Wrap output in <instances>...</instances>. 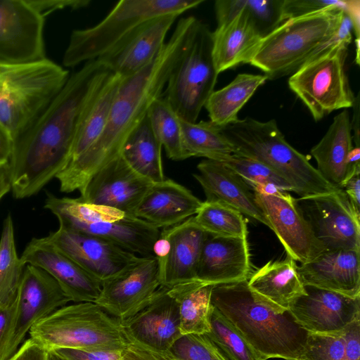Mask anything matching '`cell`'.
Masks as SVG:
<instances>
[{
  "label": "cell",
  "instance_id": "obj_1",
  "mask_svg": "<svg viewBox=\"0 0 360 360\" xmlns=\"http://www.w3.org/2000/svg\"><path fill=\"white\" fill-rule=\"evenodd\" d=\"M110 72L97 59L84 63L14 140L8 161L14 198L35 195L67 166L84 113Z\"/></svg>",
  "mask_w": 360,
  "mask_h": 360
},
{
  "label": "cell",
  "instance_id": "obj_2",
  "mask_svg": "<svg viewBox=\"0 0 360 360\" xmlns=\"http://www.w3.org/2000/svg\"><path fill=\"white\" fill-rule=\"evenodd\" d=\"M197 22L194 16L181 18L154 60L134 75L123 78L100 137L56 176L61 192L79 191L94 174L120 155L127 137L147 115L153 101L162 96Z\"/></svg>",
  "mask_w": 360,
  "mask_h": 360
},
{
  "label": "cell",
  "instance_id": "obj_3",
  "mask_svg": "<svg viewBox=\"0 0 360 360\" xmlns=\"http://www.w3.org/2000/svg\"><path fill=\"white\" fill-rule=\"evenodd\" d=\"M211 304L266 360L303 359L309 333L288 311L279 314L267 306L248 279L214 285Z\"/></svg>",
  "mask_w": 360,
  "mask_h": 360
},
{
  "label": "cell",
  "instance_id": "obj_4",
  "mask_svg": "<svg viewBox=\"0 0 360 360\" xmlns=\"http://www.w3.org/2000/svg\"><path fill=\"white\" fill-rule=\"evenodd\" d=\"M236 155L259 161L286 180L300 197L333 192L330 184L308 159L285 140L276 121L250 117L220 128Z\"/></svg>",
  "mask_w": 360,
  "mask_h": 360
},
{
  "label": "cell",
  "instance_id": "obj_5",
  "mask_svg": "<svg viewBox=\"0 0 360 360\" xmlns=\"http://www.w3.org/2000/svg\"><path fill=\"white\" fill-rule=\"evenodd\" d=\"M69 76L68 70L46 58L27 63L0 60V122L13 140L44 110Z\"/></svg>",
  "mask_w": 360,
  "mask_h": 360
},
{
  "label": "cell",
  "instance_id": "obj_6",
  "mask_svg": "<svg viewBox=\"0 0 360 360\" xmlns=\"http://www.w3.org/2000/svg\"><path fill=\"white\" fill-rule=\"evenodd\" d=\"M344 10L331 8L283 21L262 38L250 64L268 79L292 74L323 50L338 29Z\"/></svg>",
  "mask_w": 360,
  "mask_h": 360
},
{
  "label": "cell",
  "instance_id": "obj_7",
  "mask_svg": "<svg viewBox=\"0 0 360 360\" xmlns=\"http://www.w3.org/2000/svg\"><path fill=\"white\" fill-rule=\"evenodd\" d=\"M204 0H122L93 27L72 32L63 58L66 68L96 60L109 53L149 20L181 15Z\"/></svg>",
  "mask_w": 360,
  "mask_h": 360
},
{
  "label": "cell",
  "instance_id": "obj_8",
  "mask_svg": "<svg viewBox=\"0 0 360 360\" xmlns=\"http://www.w3.org/2000/svg\"><path fill=\"white\" fill-rule=\"evenodd\" d=\"M30 338L47 350L60 348L122 351L129 342L120 320L95 302L65 305L35 323Z\"/></svg>",
  "mask_w": 360,
  "mask_h": 360
},
{
  "label": "cell",
  "instance_id": "obj_9",
  "mask_svg": "<svg viewBox=\"0 0 360 360\" xmlns=\"http://www.w3.org/2000/svg\"><path fill=\"white\" fill-rule=\"evenodd\" d=\"M44 207L58 218L59 226L104 238L138 256H154L160 231L134 214L51 193Z\"/></svg>",
  "mask_w": 360,
  "mask_h": 360
},
{
  "label": "cell",
  "instance_id": "obj_10",
  "mask_svg": "<svg viewBox=\"0 0 360 360\" xmlns=\"http://www.w3.org/2000/svg\"><path fill=\"white\" fill-rule=\"evenodd\" d=\"M218 75L212 58V32L198 20L165 86V98L180 119L196 122L214 91Z\"/></svg>",
  "mask_w": 360,
  "mask_h": 360
},
{
  "label": "cell",
  "instance_id": "obj_11",
  "mask_svg": "<svg viewBox=\"0 0 360 360\" xmlns=\"http://www.w3.org/2000/svg\"><path fill=\"white\" fill-rule=\"evenodd\" d=\"M348 45L339 43L311 58L288 79L290 89L315 121L354 104L355 96L345 69Z\"/></svg>",
  "mask_w": 360,
  "mask_h": 360
},
{
  "label": "cell",
  "instance_id": "obj_12",
  "mask_svg": "<svg viewBox=\"0 0 360 360\" xmlns=\"http://www.w3.org/2000/svg\"><path fill=\"white\" fill-rule=\"evenodd\" d=\"M296 202L326 250H360V214L341 189L300 197Z\"/></svg>",
  "mask_w": 360,
  "mask_h": 360
},
{
  "label": "cell",
  "instance_id": "obj_13",
  "mask_svg": "<svg viewBox=\"0 0 360 360\" xmlns=\"http://www.w3.org/2000/svg\"><path fill=\"white\" fill-rule=\"evenodd\" d=\"M255 199L287 255L300 264L309 262L326 250L315 237L296 202L287 191L276 188L252 189Z\"/></svg>",
  "mask_w": 360,
  "mask_h": 360
},
{
  "label": "cell",
  "instance_id": "obj_14",
  "mask_svg": "<svg viewBox=\"0 0 360 360\" xmlns=\"http://www.w3.org/2000/svg\"><path fill=\"white\" fill-rule=\"evenodd\" d=\"M161 287L155 256H137L131 262L101 283L95 303L123 320L148 303Z\"/></svg>",
  "mask_w": 360,
  "mask_h": 360
},
{
  "label": "cell",
  "instance_id": "obj_15",
  "mask_svg": "<svg viewBox=\"0 0 360 360\" xmlns=\"http://www.w3.org/2000/svg\"><path fill=\"white\" fill-rule=\"evenodd\" d=\"M71 302L58 283L46 271L26 264L19 285L13 329L5 360L13 356L32 326Z\"/></svg>",
  "mask_w": 360,
  "mask_h": 360
},
{
  "label": "cell",
  "instance_id": "obj_16",
  "mask_svg": "<svg viewBox=\"0 0 360 360\" xmlns=\"http://www.w3.org/2000/svg\"><path fill=\"white\" fill-rule=\"evenodd\" d=\"M207 233L191 217L163 229L153 245L161 286H172L196 279L202 248Z\"/></svg>",
  "mask_w": 360,
  "mask_h": 360
},
{
  "label": "cell",
  "instance_id": "obj_17",
  "mask_svg": "<svg viewBox=\"0 0 360 360\" xmlns=\"http://www.w3.org/2000/svg\"><path fill=\"white\" fill-rule=\"evenodd\" d=\"M44 18L27 0H0V60L27 63L45 58Z\"/></svg>",
  "mask_w": 360,
  "mask_h": 360
},
{
  "label": "cell",
  "instance_id": "obj_18",
  "mask_svg": "<svg viewBox=\"0 0 360 360\" xmlns=\"http://www.w3.org/2000/svg\"><path fill=\"white\" fill-rule=\"evenodd\" d=\"M161 286L152 299L131 316L120 320L129 342L159 354L167 353L182 335L176 302Z\"/></svg>",
  "mask_w": 360,
  "mask_h": 360
},
{
  "label": "cell",
  "instance_id": "obj_19",
  "mask_svg": "<svg viewBox=\"0 0 360 360\" xmlns=\"http://www.w3.org/2000/svg\"><path fill=\"white\" fill-rule=\"evenodd\" d=\"M153 184L135 172L120 155L91 176L79 191V198L134 215Z\"/></svg>",
  "mask_w": 360,
  "mask_h": 360
},
{
  "label": "cell",
  "instance_id": "obj_20",
  "mask_svg": "<svg viewBox=\"0 0 360 360\" xmlns=\"http://www.w3.org/2000/svg\"><path fill=\"white\" fill-rule=\"evenodd\" d=\"M306 294L297 298L288 312L300 328L311 333L343 330L360 319V297L304 285Z\"/></svg>",
  "mask_w": 360,
  "mask_h": 360
},
{
  "label": "cell",
  "instance_id": "obj_21",
  "mask_svg": "<svg viewBox=\"0 0 360 360\" xmlns=\"http://www.w3.org/2000/svg\"><path fill=\"white\" fill-rule=\"evenodd\" d=\"M46 237L101 283L138 256L110 240L62 226Z\"/></svg>",
  "mask_w": 360,
  "mask_h": 360
},
{
  "label": "cell",
  "instance_id": "obj_22",
  "mask_svg": "<svg viewBox=\"0 0 360 360\" xmlns=\"http://www.w3.org/2000/svg\"><path fill=\"white\" fill-rule=\"evenodd\" d=\"M20 259L24 264L41 268L60 285L70 300L95 302L101 283L56 248L46 237L32 238Z\"/></svg>",
  "mask_w": 360,
  "mask_h": 360
},
{
  "label": "cell",
  "instance_id": "obj_23",
  "mask_svg": "<svg viewBox=\"0 0 360 360\" xmlns=\"http://www.w3.org/2000/svg\"><path fill=\"white\" fill-rule=\"evenodd\" d=\"M179 15L167 14L146 22L99 60L122 78L134 75L150 64L164 46L165 37Z\"/></svg>",
  "mask_w": 360,
  "mask_h": 360
},
{
  "label": "cell",
  "instance_id": "obj_24",
  "mask_svg": "<svg viewBox=\"0 0 360 360\" xmlns=\"http://www.w3.org/2000/svg\"><path fill=\"white\" fill-rule=\"evenodd\" d=\"M250 273L248 238L207 233L201 250L196 280L217 285L247 280Z\"/></svg>",
  "mask_w": 360,
  "mask_h": 360
},
{
  "label": "cell",
  "instance_id": "obj_25",
  "mask_svg": "<svg viewBox=\"0 0 360 360\" xmlns=\"http://www.w3.org/2000/svg\"><path fill=\"white\" fill-rule=\"evenodd\" d=\"M193 176L202 186L206 201L225 203L271 229L267 218L257 204L252 190L233 170L222 162L204 160Z\"/></svg>",
  "mask_w": 360,
  "mask_h": 360
},
{
  "label": "cell",
  "instance_id": "obj_26",
  "mask_svg": "<svg viewBox=\"0 0 360 360\" xmlns=\"http://www.w3.org/2000/svg\"><path fill=\"white\" fill-rule=\"evenodd\" d=\"M304 285L360 297L359 251L326 250L314 259L297 266Z\"/></svg>",
  "mask_w": 360,
  "mask_h": 360
},
{
  "label": "cell",
  "instance_id": "obj_27",
  "mask_svg": "<svg viewBox=\"0 0 360 360\" xmlns=\"http://www.w3.org/2000/svg\"><path fill=\"white\" fill-rule=\"evenodd\" d=\"M202 204V202L185 186L165 179L151 185L134 215L160 230L195 216Z\"/></svg>",
  "mask_w": 360,
  "mask_h": 360
},
{
  "label": "cell",
  "instance_id": "obj_28",
  "mask_svg": "<svg viewBox=\"0 0 360 360\" xmlns=\"http://www.w3.org/2000/svg\"><path fill=\"white\" fill-rule=\"evenodd\" d=\"M250 289L267 306L279 314L288 312L295 300L306 294L296 262L288 256L269 261L250 274Z\"/></svg>",
  "mask_w": 360,
  "mask_h": 360
},
{
  "label": "cell",
  "instance_id": "obj_29",
  "mask_svg": "<svg viewBox=\"0 0 360 360\" xmlns=\"http://www.w3.org/2000/svg\"><path fill=\"white\" fill-rule=\"evenodd\" d=\"M212 37V58L218 74L250 63L263 38L254 22L242 11L232 19L217 24Z\"/></svg>",
  "mask_w": 360,
  "mask_h": 360
},
{
  "label": "cell",
  "instance_id": "obj_30",
  "mask_svg": "<svg viewBox=\"0 0 360 360\" xmlns=\"http://www.w3.org/2000/svg\"><path fill=\"white\" fill-rule=\"evenodd\" d=\"M351 119L344 110L335 116L322 139L311 149L316 169L330 184L339 188L352 174L348 158L353 148Z\"/></svg>",
  "mask_w": 360,
  "mask_h": 360
},
{
  "label": "cell",
  "instance_id": "obj_31",
  "mask_svg": "<svg viewBox=\"0 0 360 360\" xmlns=\"http://www.w3.org/2000/svg\"><path fill=\"white\" fill-rule=\"evenodd\" d=\"M122 79L110 72L95 93L80 122L69 162L84 154L103 133Z\"/></svg>",
  "mask_w": 360,
  "mask_h": 360
},
{
  "label": "cell",
  "instance_id": "obj_32",
  "mask_svg": "<svg viewBox=\"0 0 360 360\" xmlns=\"http://www.w3.org/2000/svg\"><path fill=\"white\" fill-rule=\"evenodd\" d=\"M213 286L195 279L169 288L168 294L179 306L181 335L209 332Z\"/></svg>",
  "mask_w": 360,
  "mask_h": 360
},
{
  "label": "cell",
  "instance_id": "obj_33",
  "mask_svg": "<svg viewBox=\"0 0 360 360\" xmlns=\"http://www.w3.org/2000/svg\"><path fill=\"white\" fill-rule=\"evenodd\" d=\"M267 79L264 75L238 74L228 85L214 91L204 106L210 121L219 128L236 121L240 109Z\"/></svg>",
  "mask_w": 360,
  "mask_h": 360
},
{
  "label": "cell",
  "instance_id": "obj_34",
  "mask_svg": "<svg viewBox=\"0 0 360 360\" xmlns=\"http://www.w3.org/2000/svg\"><path fill=\"white\" fill-rule=\"evenodd\" d=\"M162 148L146 115L127 137L120 155L138 174L153 183L160 182L165 179Z\"/></svg>",
  "mask_w": 360,
  "mask_h": 360
},
{
  "label": "cell",
  "instance_id": "obj_35",
  "mask_svg": "<svg viewBox=\"0 0 360 360\" xmlns=\"http://www.w3.org/2000/svg\"><path fill=\"white\" fill-rule=\"evenodd\" d=\"M184 146L188 158L203 157L222 162L235 148L221 129L210 121L189 122L180 119Z\"/></svg>",
  "mask_w": 360,
  "mask_h": 360
},
{
  "label": "cell",
  "instance_id": "obj_36",
  "mask_svg": "<svg viewBox=\"0 0 360 360\" xmlns=\"http://www.w3.org/2000/svg\"><path fill=\"white\" fill-rule=\"evenodd\" d=\"M282 4L283 0H217L214 11L217 24L245 13L264 38L283 22Z\"/></svg>",
  "mask_w": 360,
  "mask_h": 360
},
{
  "label": "cell",
  "instance_id": "obj_37",
  "mask_svg": "<svg viewBox=\"0 0 360 360\" xmlns=\"http://www.w3.org/2000/svg\"><path fill=\"white\" fill-rule=\"evenodd\" d=\"M25 264L18 256L11 214L4 221L0 238V307L13 306L17 298Z\"/></svg>",
  "mask_w": 360,
  "mask_h": 360
},
{
  "label": "cell",
  "instance_id": "obj_38",
  "mask_svg": "<svg viewBox=\"0 0 360 360\" xmlns=\"http://www.w3.org/2000/svg\"><path fill=\"white\" fill-rule=\"evenodd\" d=\"M147 115L152 131L168 158L174 161L188 158L184 149L180 118L166 98L161 96L154 101Z\"/></svg>",
  "mask_w": 360,
  "mask_h": 360
},
{
  "label": "cell",
  "instance_id": "obj_39",
  "mask_svg": "<svg viewBox=\"0 0 360 360\" xmlns=\"http://www.w3.org/2000/svg\"><path fill=\"white\" fill-rule=\"evenodd\" d=\"M193 219L208 234L248 238L247 223L243 214L225 203L205 200Z\"/></svg>",
  "mask_w": 360,
  "mask_h": 360
},
{
  "label": "cell",
  "instance_id": "obj_40",
  "mask_svg": "<svg viewBox=\"0 0 360 360\" xmlns=\"http://www.w3.org/2000/svg\"><path fill=\"white\" fill-rule=\"evenodd\" d=\"M205 335L226 360H266L212 306Z\"/></svg>",
  "mask_w": 360,
  "mask_h": 360
},
{
  "label": "cell",
  "instance_id": "obj_41",
  "mask_svg": "<svg viewBox=\"0 0 360 360\" xmlns=\"http://www.w3.org/2000/svg\"><path fill=\"white\" fill-rule=\"evenodd\" d=\"M222 162L237 173L251 189L276 188L294 192L292 186L286 180L259 161L233 154L226 157Z\"/></svg>",
  "mask_w": 360,
  "mask_h": 360
},
{
  "label": "cell",
  "instance_id": "obj_42",
  "mask_svg": "<svg viewBox=\"0 0 360 360\" xmlns=\"http://www.w3.org/2000/svg\"><path fill=\"white\" fill-rule=\"evenodd\" d=\"M165 354L175 360H226L204 334L182 335Z\"/></svg>",
  "mask_w": 360,
  "mask_h": 360
},
{
  "label": "cell",
  "instance_id": "obj_43",
  "mask_svg": "<svg viewBox=\"0 0 360 360\" xmlns=\"http://www.w3.org/2000/svg\"><path fill=\"white\" fill-rule=\"evenodd\" d=\"M302 360H348L344 330L333 333H309Z\"/></svg>",
  "mask_w": 360,
  "mask_h": 360
},
{
  "label": "cell",
  "instance_id": "obj_44",
  "mask_svg": "<svg viewBox=\"0 0 360 360\" xmlns=\"http://www.w3.org/2000/svg\"><path fill=\"white\" fill-rule=\"evenodd\" d=\"M349 0H283L282 18H290L309 15L335 8L346 9Z\"/></svg>",
  "mask_w": 360,
  "mask_h": 360
},
{
  "label": "cell",
  "instance_id": "obj_45",
  "mask_svg": "<svg viewBox=\"0 0 360 360\" xmlns=\"http://www.w3.org/2000/svg\"><path fill=\"white\" fill-rule=\"evenodd\" d=\"M67 360H122V351L60 348L53 350Z\"/></svg>",
  "mask_w": 360,
  "mask_h": 360
},
{
  "label": "cell",
  "instance_id": "obj_46",
  "mask_svg": "<svg viewBox=\"0 0 360 360\" xmlns=\"http://www.w3.org/2000/svg\"><path fill=\"white\" fill-rule=\"evenodd\" d=\"M29 4L44 18L53 12L65 8L72 10L88 6L89 0H27Z\"/></svg>",
  "mask_w": 360,
  "mask_h": 360
},
{
  "label": "cell",
  "instance_id": "obj_47",
  "mask_svg": "<svg viewBox=\"0 0 360 360\" xmlns=\"http://www.w3.org/2000/svg\"><path fill=\"white\" fill-rule=\"evenodd\" d=\"M15 302L10 307H0V360H5V354L15 320Z\"/></svg>",
  "mask_w": 360,
  "mask_h": 360
},
{
  "label": "cell",
  "instance_id": "obj_48",
  "mask_svg": "<svg viewBox=\"0 0 360 360\" xmlns=\"http://www.w3.org/2000/svg\"><path fill=\"white\" fill-rule=\"evenodd\" d=\"M47 349L29 338L7 360H47Z\"/></svg>",
  "mask_w": 360,
  "mask_h": 360
},
{
  "label": "cell",
  "instance_id": "obj_49",
  "mask_svg": "<svg viewBox=\"0 0 360 360\" xmlns=\"http://www.w3.org/2000/svg\"><path fill=\"white\" fill-rule=\"evenodd\" d=\"M360 167L355 169L339 188L347 196L355 210L360 214Z\"/></svg>",
  "mask_w": 360,
  "mask_h": 360
},
{
  "label": "cell",
  "instance_id": "obj_50",
  "mask_svg": "<svg viewBox=\"0 0 360 360\" xmlns=\"http://www.w3.org/2000/svg\"><path fill=\"white\" fill-rule=\"evenodd\" d=\"M122 360H165L162 354L129 342L122 352Z\"/></svg>",
  "mask_w": 360,
  "mask_h": 360
},
{
  "label": "cell",
  "instance_id": "obj_51",
  "mask_svg": "<svg viewBox=\"0 0 360 360\" xmlns=\"http://www.w3.org/2000/svg\"><path fill=\"white\" fill-rule=\"evenodd\" d=\"M14 140L7 128L0 122V164L8 162Z\"/></svg>",
  "mask_w": 360,
  "mask_h": 360
},
{
  "label": "cell",
  "instance_id": "obj_52",
  "mask_svg": "<svg viewBox=\"0 0 360 360\" xmlns=\"http://www.w3.org/2000/svg\"><path fill=\"white\" fill-rule=\"evenodd\" d=\"M345 13L349 16L356 39H359L360 34V1L349 0Z\"/></svg>",
  "mask_w": 360,
  "mask_h": 360
},
{
  "label": "cell",
  "instance_id": "obj_53",
  "mask_svg": "<svg viewBox=\"0 0 360 360\" xmlns=\"http://www.w3.org/2000/svg\"><path fill=\"white\" fill-rule=\"evenodd\" d=\"M359 93L355 96L354 102L352 105L353 108V117L351 120L352 131L354 134L352 135V140L354 141L355 146L360 145V132H359Z\"/></svg>",
  "mask_w": 360,
  "mask_h": 360
},
{
  "label": "cell",
  "instance_id": "obj_54",
  "mask_svg": "<svg viewBox=\"0 0 360 360\" xmlns=\"http://www.w3.org/2000/svg\"><path fill=\"white\" fill-rule=\"evenodd\" d=\"M11 190V172L8 162L0 164V200Z\"/></svg>",
  "mask_w": 360,
  "mask_h": 360
},
{
  "label": "cell",
  "instance_id": "obj_55",
  "mask_svg": "<svg viewBox=\"0 0 360 360\" xmlns=\"http://www.w3.org/2000/svg\"><path fill=\"white\" fill-rule=\"evenodd\" d=\"M47 360H67L53 350H48Z\"/></svg>",
  "mask_w": 360,
  "mask_h": 360
},
{
  "label": "cell",
  "instance_id": "obj_56",
  "mask_svg": "<svg viewBox=\"0 0 360 360\" xmlns=\"http://www.w3.org/2000/svg\"><path fill=\"white\" fill-rule=\"evenodd\" d=\"M355 47H356V59L355 62L357 65L359 64V44L360 40L358 39H355L354 40Z\"/></svg>",
  "mask_w": 360,
  "mask_h": 360
},
{
  "label": "cell",
  "instance_id": "obj_57",
  "mask_svg": "<svg viewBox=\"0 0 360 360\" xmlns=\"http://www.w3.org/2000/svg\"><path fill=\"white\" fill-rule=\"evenodd\" d=\"M165 358V360H175L173 358L169 356L168 355H167L166 354H162Z\"/></svg>",
  "mask_w": 360,
  "mask_h": 360
}]
</instances>
